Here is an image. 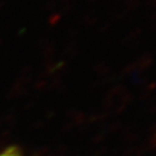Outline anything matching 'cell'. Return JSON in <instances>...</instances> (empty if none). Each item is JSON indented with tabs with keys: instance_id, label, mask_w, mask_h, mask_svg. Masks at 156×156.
Segmentation results:
<instances>
[{
	"instance_id": "6da1fadb",
	"label": "cell",
	"mask_w": 156,
	"mask_h": 156,
	"mask_svg": "<svg viewBox=\"0 0 156 156\" xmlns=\"http://www.w3.org/2000/svg\"><path fill=\"white\" fill-rule=\"evenodd\" d=\"M152 63H153L152 55L150 54H145L142 57H140V58L136 63V69L140 73L144 72V71H146Z\"/></svg>"
},
{
	"instance_id": "7a4b0ae2",
	"label": "cell",
	"mask_w": 156,
	"mask_h": 156,
	"mask_svg": "<svg viewBox=\"0 0 156 156\" xmlns=\"http://www.w3.org/2000/svg\"><path fill=\"white\" fill-rule=\"evenodd\" d=\"M140 0H126V6L129 10H135L138 7H140Z\"/></svg>"
},
{
	"instance_id": "3957f363",
	"label": "cell",
	"mask_w": 156,
	"mask_h": 156,
	"mask_svg": "<svg viewBox=\"0 0 156 156\" xmlns=\"http://www.w3.org/2000/svg\"><path fill=\"white\" fill-rule=\"evenodd\" d=\"M142 31H143V29L141 27H136L135 29H133L126 38L129 40V41H131L133 39H136V38L139 37L142 34Z\"/></svg>"
},
{
	"instance_id": "277c9868",
	"label": "cell",
	"mask_w": 156,
	"mask_h": 156,
	"mask_svg": "<svg viewBox=\"0 0 156 156\" xmlns=\"http://www.w3.org/2000/svg\"><path fill=\"white\" fill-rule=\"evenodd\" d=\"M135 69H136V63L129 64V65H127L124 68L123 73L124 74H129V73H133V71H135Z\"/></svg>"
},
{
	"instance_id": "5b68a950",
	"label": "cell",
	"mask_w": 156,
	"mask_h": 156,
	"mask_svg": "<svg viewBox=\"0 0 156 156\" xmlns=\"http://www.w3.org/2000/svg\"><path fill=\"white\" fill-rule=\"evenodd\" d=\"M144 90H145V92H147V93L156 90V82H151L150 84L147 85V87H145Z\"/></svg>"
},
{
	"instance_id": "8992f818",
	"label": "cell",
	"mask_w": 156,
	"mask_h": 156,
	"mask_svg": "<svg viewBox=\"0 0 156 156\" xmlns=\"http://www.w3.org/2000/svg\"><path fill=\"white\" fill-rule=\"evenodd\" d=\"M0 156H18V154L15 151H9L5 152L3 154H1Z\"/></svg>"
},
{
	"instance_id": "52a82bcc",
	"label": "cell",
	"mask_w": 156,
	"mask_h": 156,
	"mask_svg": "<svg viewBox=\"0 0 156 156\" xmlns=\"http://www.w3.org/2000/svg\"><path fill=\"white\" fill-rule=\"evenodd\" d=\"M148 6L150 8H155L156 7V0H148Z\"/></svg>"
},
{
	"instance_id": "ba28073f",
	"label": "cell",
	"mask_w": 156,
	"mask_h": 156,
	"mask_svg": "<svg viewBox=\"0 0 156 156\" xmlns=\"http://www.w3.org/2000/svg\"><path fill=\"white\" fill-rule=\"evenodd\" d=\"M151 31H153V32H156V23H154V24L151 26Z\"/></svg>"
}]
</instances>
